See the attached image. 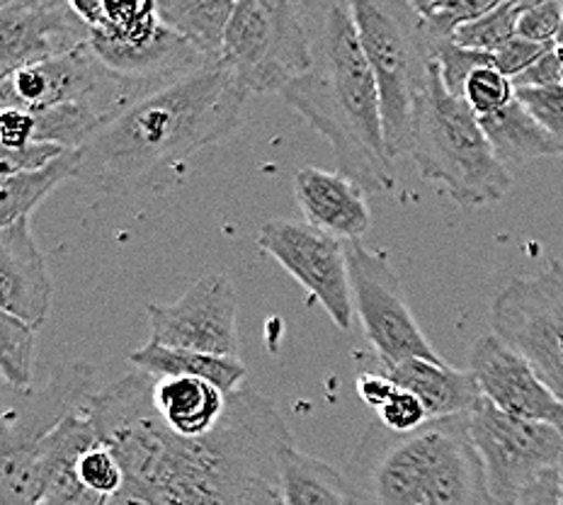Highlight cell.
I'll use <instances>...</instances> for the list:
<instances>
[{"mask_svg":"<svg viewBox=\"0 0 563 505\" xmlns=\"http://www.w3.org/2000/svg\"><path fill=\"white\" fill-rule=\"evenodd\" d=\"M156 380L132 372L90 402L100 440L124 469V486L151 505H285L282 457L295 438L255 389L229 394L227 414L202 438H180L154 406Z\"/></svg>","mask_w":563,"mask_h":505,"instance_id":"obj_1","label":"cell"},{"mask_svg":"<svg viewBox=\"0 0 563 505\" xmlns=\"http://www.w3.org/2000/svg\"><path fill=\"white\" fill-rule=\"evenodd\" d=\"M245 90L227 66H207L156 88L104 124L78 151L76 180L124 195L161 168L214 146L243 122Z\"/></svg>","mask_w":563,"mask_h":505,"instance_id":"obj_2","label":"cell"},{"mask_svg":"<svg viewBox=\"0 0 563 505\" xmlns=\"http://www.w3.org/2000/svg\"><path fill=\"white\" fill-rule=\"evenodd\" d=\"M313 64L307 76L282 90L328 144L338 171L372 195L391 193L394 158L386 149L377 80L362 50L352 3H307Z\"/></svg>","mask_w":563,"mask_h":505,"instance_id":"obj_3","label":"cell"},{"mask_svg":"<svg viewBox=\"0 0 563 505\" xmlns=\"http://www.w3.org/2000/svg\"><path fill=\"white\" fill-rule=\"evenodd\" d=\"M343 476L350 505H496L468 436V414L413 432L372 422Z\"/></svg>","mask_w":563,"mask_h":505,"instance_id":"obj_4","label":"cell"},{"mask_svg":"<svg viewBox=\"0 0 563 505\" xmlns=\"http://www.w3.org/2000/svg\"><path fill=\"white\" fill-rule=\"evenodd\" d=\"M408 156L422 178L440 183L464 209L496 205L512 187L510 168L498 161L478 117L444 88L438 62L418 105Z\"/></svg>","mask_w":563,"mask_h":505,"instance_id":"obj_5","label":"cell"},{"mask_svg":"<svg viewBox=\"0 0 563 505\" xmlns=\"http://www.w3.org/2000/svg\"><path fill=\"white\" fill-rule=\"evenodd\" d=\"M352 15L377 80L386 149L396 161L410 154L418 105L435 66L438 44L428 37L410 0H355Z\"/></svg>","mask_w":563,"mask_h":505,"instance_id":"obj_6","label":"cell"},{"mask_svg":"<svg viewBox=\"0 0 563 505\" xmlns=\"http://www.w3.org/2000/svg\"><path fill=\"white\" fill-rule=\"evenodd\" d=\"M74 8L90 28L92 52L117 76L156 90L195 70L217 66L161 20L154 0H74Z\"/></svg>","mask_w":563,"mask_h":505,"instance_id":"obj_7","label":"cell"},{"mask_svg":"<svg viewBox=\"0 0 563 505\" xmlns=\"http://www.w3.org/2000/svg\"><path fill=\"white\" fill-rule=\"evenodd\" d=\"M313 64V37L307 3L241 0L233 13L221 66L249 96L279 92L307 76Z\"/></svg>","mask_w":563,"mask_h":505,"instance_id":"obj_8","label":"cell"},{"mask_svg":"<svg viewBox=\"0 0 563 505\" xmlns=\"http://www.w3.org/2000/svg\"><path fill=\"white\" fill-rule=\"evenodd\" d=\"M490 331L518 350L563 404V257L498 292Z\"/></svg>","mask_w":563,"mask_h":505,"instance_id":"obj_9","label":"cell"},{"mask_svg":"<svg viewBox=\"0 0 563 505\" xmlns=\"http://www.w3.org/2000/svg\"><path fill=\"white\" fill-rule=\"evenodd\" d=\"M148 92H154V88L112 74L90 44L0 78V105L27 112H42L68 102H88L114 120Z\"/></svg>","mask_w":563,"mask_h":505,"instance_id":"obj_10","label":"cell"},{"mask_svg":"<svg viewBox=\"0 0 563 505\" xmlns=\"http://www.w3.org/2000/svg\"><path fill=\"white\" fill-rule=\"evenodd\" d=\"M468 436L496 505H510L525 486L559 469L563 460V430L508 416L488 398H481L468 414Z\"/></svg>","mask_w":563,"mask_h":505,"instance_id":"obj_11","label":"cell"},{"mask_svg":"<svg viewBox=\"0 0 563 505\" xmlns=\"http://www.w3.org/2000/svg\"><path fill=\"white\" fill-rule=\"evenodd\" d=\"M347 265L355 309L384 370L406 360L444 362L420 331L389 255L360 241L347 243Z\"/></svg>","mask_w":563,"mask_h":505,"instance_id":"obj_12","label":"cell"},{"mask_svg":"<svg viewBox=\"0 0 563 505\" xmlns=\"http://www.w3.org/2000/svg\"><path fill=\"white\" fill-rule=\"evenodd\" d=\"M257 249L273 255L287 273L319 299L340 331H350L352 299L347 243L328 237L307 221L269 219L257 231Z\"/></svg>","mask_w":563,"mask_h":505,"instance_id":"obj_13","label":"cell"},{"mask_svg":"<svg viewBox=\"0 0 563 505\" xmlns=\"http://www.w3.org/2000/svg\"><path fill=\"white\" fill-rule=\"evenodd\" d=\"M151 343L239 358V297L224 273H207L175 304H146Z\"/></svg>","mask_w":563,"mask_h":505,"instance_id":"obj_14","label":"cell"},{"mask_svg":"<svg viewBox=\"0 0 563 505\" xmlns=\"http://www.w3.org/2000/svg\"><path fill=\"white\" fill-rule=\"evenodd\" d=\"M90 44V28L66 0H0V78Z\"/></svg>","mask_w":563,"mask_h":505,"instance_id":"obj_15","label":"cell"},{"mask_svg":"<svg viewBox=\"0 0 563 505\" xmlns=\"http://www.w3.org/2000/svg\"><path fill=\"white\" fill-rule=\"evenodd\" d=\"M98 389V372L88 362L56 367L44 384L13 389L3 384L0 408V450L30 448L66 420L84 410Z\"/></svg>","mask_w":563,"mask_h":505,"instance_id":"obj_16","label":"cell"},{"mask_svg":"<svg viewBox=\"0 0 563 505\" xmlns=\"http://www.w3.org/2000/svg\"><path fill=\"white\" fill-rule=\"evenodd\" d=\"M468 372L481 394L508 416L563 430V404L534 367L496 333L481 336L468 352Z\"/></svg>","mask_w":563,"mask_h":505,"instance_id":"obj_17","label":"cell"},{"mask_svg":"<svg viewBox=\"0 0 563 505\" xmlns=\"http://www.w3.org/2000/svg\"><path fill=\"white\" fill-rule=\"evenodd\" d=\"M52 297L54 285L30 217L0 229V309L40 331L52 311Z\"/></svg>","mask_w":563,"mask_h":505,"instance_id":"obj_18","label":"cell"},{"mask_svg":"<svg viewBox=\"0 0 563 505\" xmlns=\"http://www.w3.org/2000/svg\"><path fill=\"white\" fill-rule=\"evenodd\" d=\"M365 190L340 171L307 166L295 178V197L307 224L338 241L357 243L372 229Z\"/></svg>","mask_w":563,"mask_h":505,"instance_id":"obj_19","label":"cell"},{"mask_svg":"<svg viewBox=\"0 0 563 505\" xmlns=\"http://www.w3.org/2000/svg\"><path fill=\"white\" fill-rule=\"evenodd\" d=\"M401 389L416 394L426 404L430 420L472 414L484 398L472 372L454 370L448 362L406 360L384 370Z\"/></svg>","mask_w":563,"mask_h":505,"instance_id":"obj_20","label":"cell"},{"mask_svg":"<svg viewBox=\"0 0 563 505\" xmlns=\"http://www.w3.org/2000/svg\"><path fill=\"white\" fill-rule=\"evenodd\" d=\"M229 394L197 377L156 380L154 406L161 420L180 438H202L227 414Z\"/></svg>","mask_w":563,"mask_h":505,"instance_id":"obj_21","label":"cell"},{"mask_svg":"<svg viewBox=\"0 0 563 505\" xmlns=\"http://www.w3.org/2000/svg\"><path fill=\"white\" fill-rule=\"evenodd\" d=\"M129 365L134 372H144L154 380L166 377H197L217 384L221 392L233 394L243 389V382L249 377V370L241 358H217L205 355L195 350H175L166 345L146 343L134 352H129Z\"/></svg>","mask_w":563,"mask_h":505,"instance_id":"obj_22","label":"cell"},{"mask_svg":"<svg viewBox=\"0 0 563 505\" xmlns=\"http://www.w3.org/2000/svg\"><path fill=\"white\" fill-rule=\"evenodd\" d=\"M481 127L496 151L503 166H522L537 158H559L563 156V146L551 136L547 129L539 127L527 114L518 100H512L506 110L493 117H484Z\"/></svg>","mask_w":563,"mask_h":505,"instance_id":"obj_23","label":"cell"},{"mask_svg":"<svg viewBox=\"0 0 563 505\" xmlns=\"http://www.w3.org/2000/svg\"><path fill=\"white\" fill-rule=\"evenodd\" d=\"M166 25L190 42L211 64H221L229 22L236 13L231 0H156Z\"/></svg>","mask_w":563,"mask_h":505,"instance_id":"obj_24","label":"cell"},{"mask_svg":"<svg viewBox=\"0 0 563 505\" xmlns=\"http://www.w3.org/2000/svg\"><path fill=\"white\" fill-rule=\"evenodd\" d=\"M282 496L285 505H350L343 472L297 448L282 457Z\"/></svg>","mask_w":563,"mask_h":505,"instance_id":"obj_25","label":"cell"},{"mask_svg":"<svg viewBox=\"0 0 563 505\" xmlns=\"http://www.w3.org/2000/svg\"><path fill=\"white\" fill-rule=\"evenodd\" d=\"M76 171L78 151H66L62 158H56L42 171L3 175V180H0V224L8 227L20 219H27L30 211L64 180H76Z\"/></svg>","mask_w":563,"mask_h":505,"instance_id":"obj_26","label":"cell"},{"mask_svg":"<svg viewBox=\"0 0 563 505\" xmlns=\"http://www.w3.org/2000/svg\"><path fill=\"white\" fill-rule=\"evenodd\" d=\"M34 340L37 328L0 311V374L13 389L34 386Z\"/></svg>","mask_w":563,"mask_h":505,"instance_id":"obj_27","label":"cell"},{"mask_svg":"<svg viewBox=\"0 0 563 505\" xmlns=\"http://www.w3.org/2000/svg\"><path fill=\"white\" fill-rule=\"evenodd\" d=\"M525 6L527 0H498V6L490 13L456 30L452 42L464 46V50L496 54L510 40L518 37V20Z\"/></svg>","mask_w":563,"mask_h":505,"instance_id":"obj_28","label":"cell"},{"mask_svg":"<svg viewBox=\"0 0 563 505\" xmlns=\"http://www.w3.org/2000/svg\"><path fill=\"white\" fill-rule=\"evenodd\" d=\"M410 6L418 13L428 37L442 44L452 42L460 28L490 13L498 0H410Z\"/></svg>","mask_w":563,"mask_h":505,"instance_id":"obj_29","label":"cell"},{"mask_svg":"<svg viewBox=\"0 0 563 505\" xmlns=\"http://www.w3.org/2000/svg\"><path fill=\"white\" fill-rule=\"evenodd\" d=\"M462 100L472 108V112L484 120V117L498 114L506 110L515 100L512 80L500 74L498 68H478L466 78V86L462 92Z\"/></svg>","mask_w":563,"mask_h":505,"instance_id":"obj_30","label":"cell"},{"mask_svg":"<svg viewBox=\"0 0 563 505\" xmlns=\"http://www.w3.org/2000/svg\"><path fill=\"white\" fill-rule=\"evenodd\" d=\"M435 62L440 66L442 84L448 88L454 98H462L466 78L478 68H496V56L486 52H474L464 50V46L454 42H442L435 46Z\"/></svg>","mask_w":563,"mask_h":505,"instance_id":"obj_31","label":"cell"},{"mask_svg":"<svg viewBox=\"0 0 563 505\" xmlns=\"http://www.w3.org/2000/svg\"><path fill=\"white\" fill-rule=\"evenodd\" d=\"M76 472L88 488L104 498H114L124 486V469L112 448H108L102 440L80 457L76 462Z\"/></svg>","mask_w":563,"mask_h":505,"instance_id":"obj_32","label":"cell"},{"mask_svg":"<svg viewBox=\"0 0 563 505\" xmlns=\"http://www.w3.org/2000/svg\"><path fill=\"white\" fill-rule=\"evenodd\" d=\"M515 100L563 146V84L549 88H520L515 90Z\"/></svg>","mask_w":563,"mask_h":505,"instance_id":"obj_33","label":"cell"},{"mask_svg":"<svg viewBox=\"0 0 563 505\" xmlns=\"http://www.w3.org/2000/svg\"><path fill=\"white\" fill-rule=\"evenodd\" d=\"M563 30V3L559 0H527L518 20V37L534 44H554Z\"/></svg>","mask_w":563,"mask_h":505,"instance_id":"obj_34","label":"cell"},{"mask_svg":"<svg viewBox=\"0 0 563 505\" xmlns=\"http://www.w3.org/2000/svg\"><path fill=\"white\" fill-rule=\"evenodd\" d=\"M110 501L112 498H104L100 493L88 488L80 481L76 464H68L52 479V484L46 486L37 505H108Z\"/></svg>","mask_w":563,"mask_h":505,"instance_id":"obj_35","label":"cell"},{"mask_svg":"<svg viewBox=\"0 0 563 505\" xmlns=\"http://www.w3.org/2000/svg\"><path fill=\"white\" fill-rule=\"evenodd\" d=\"M379 422L394 432H413L430 422L426 404L416 394H410L398 386L396 394L379 410Z\"/></svg>","mask_w":563,"mask_h":505,"instance_id":"obj_36","label":"cell"},{"mask_svg":"<svg viewBox=\"0 0 563 505\" xmlns=\"http://www.w3.org/2000/svg\"><path fill=\"white\" fill-rule=\"evenodd\" d=\"M64 154H66V149L52 146V144H37V141L25 149H18V151L0 149V171H3V175L42 171L49 166V163H54L56 158H62Z\"/></svg>","mask_w":563,"mask_h":505,"instance_id":"obj_37","label":"cell"},{"mask_svg":"<svg viewBox=\"0 0 563 505\" xmlns=\"http://www.w3.org/2000/svg\"><path fill=\"white\" fill-rule=\"evenodd\" d=\"M551 44H534V42H527L515 37L510 40L506 46H503L500 52H496V68L500 70L506 78H518L520 74H525L527 68H530L539 56H542Z\"/></svg>","mask_w":563,"mask_h":505,"instance_id":"obj_38","label":"cell"},{"mask_svg":"<svg viewBox=\"0 0 563 505\" xmlns=\"http://www.w3.org/2000/svg\"><path fill=\"white\" fill-rule=\"evenodd\" d=\"M34 144V114L18 108H3L0 112V146L3 151H18Z\"/></svg>","mask_w":563,"mask_h":505,"instance_id":"obj_39","label":"cell"},{"mask_svg":"<svg viewBox=\"0 0 563 505\" xmlns=\"http://www.w3.org/2000/svg\"><path fill=\"white\" fill-rule=\"evenodd\" d=\"M563 84V64L561 58L554 52V44L537 58V62L520 74L518 78H512V88H549V86H561Z\"/></svg>","mask_w":563,"mask_h":505,"instance_id":"obj_40","label":"cell"},{"mask_svg":"<svg viewBox=\"0 0 563 505\" xmlns=\"http://www.w3.org/2000/svg\"><path fill=\"white\" fill-rule=\"evenodd\" d=\"M510 505H561V472L551 469V472L534 479L530 486L520 491V496Z\"/></svg>","mask_w":563,"mask_h":505,"instance_id":"obj_41","label":"cell"},{"mask_svg":"<svg viewBox=\"0 0 563 505\" xmlns=\"http://www.w3.org/2000/svg\"><path fill=\"white\" fill-rule=\"evenodd\" d=\"M398 386L391 382V377L386 372H362L357 377V394L362 402H365L369 408L379 410L386 406V402L396 394Z\"/></svg>","mask_w":563,"mask_h":505,"instance_id":"obj_42","label":"cell"},{"mask_svg":"<svg viewBox=\"0 0 563 505\" xmlns=\"http://www.w3.org/2000/svg\"><path fill=\"white\" fill-rule=\"evenodd\" d=\"M108 505H151V503L144 496H141V493L122 486V491L117 493V496Z\"/></svg>","mask_w":563,"mask_h":505,"instance_id":"obj_43","label":"cell"},{"mask_svg":"<svg viewBox=\"0 0 563 505\" xmlns=\"http://www.w3.org/2000/svg\"><path fill=\"white\" fill-rule=\"evenodd\" d=\"M559 472H561V505H563V460H561V466H559Z\"/></svg>","mask_w":563,"mask_h":505,"instance_id":"obj_44","label":"cell"},{"mask_svg":"<svg viewBox=\"0 0 563 505\" xmlns=\"http://www.w3.org/2000/svg\"><path fill=\"white\" fill-rule=\"evenodd\" d=\"M556 44H563V30H561V34L556 37Z\"/></svg>","mask_w":563,"mask_h":505,"instance_id":"obj_45","label":"cell"}]
</instances>
